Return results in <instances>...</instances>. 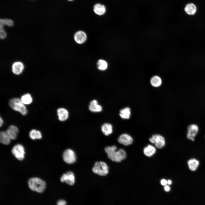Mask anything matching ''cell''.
<instances>
[{
  "label": "cell",
  "mask_w": 205,
  "mask_h": 205,
  "mask_svg": "<svg viewBox=\"0 0 205 205\" xmlns=\"http://www.w3.org/2000/svg\"><path fill=\"white\" fill-rule=\"evenodd\" d=\"M102 132L105 135L108 136L112 132L113 129L112 125L109 123H105L103 124L101 127Z\"/></svg>",
  "instance_id": "d6986e66"
},
{
  "label": "cell",
  "mask_w": 205,
  "mask_h": 205,
  "mask_svg": "<svg viewBox=\"0 0 205 205\" xmlns=\"http://www.w3.org/2000/svg\"><path fill=\"white\" fill-rule=\"evenodd\" d=\"M116 150L117 147L115 145L107 146L104 148L105 151L109 159L113 161L120 162L126 159V153L122 149Z\"/></svg>",
  "instance_id": "6da1fadb"
},
{
  "label": "cell",
  "mask_w": 205,
  "mask_h": 205,
  "mask_svg": "<svg viewBox=\"0 0 205 205\" xmlns=\"http://www.w3.org/2000/svg\"><path fill=\"white\" fill-rule=\"evenodd\" d=\"M29 136L32 140L36 139H40L42 138V135L41 132L35 129L31 130L29 133Z\"/></svg>",
  "instance_id": "d4e9b609"
},
{
  "label": "cell",
  "mask_w": 205,
  "mask_h": 205,
  "mask_svg": "<svg viewBox=\"0 0 205 205\" xmlns=\"http://www.w3.org/2000/svg\"><path fill=\"white\" fill-rule=\"evenodd\" d=\"M150 82L151 85L155 87H158L161 85L162 80L161 78L158 76L155 75L151 79Z\"/></svg>",
  "instance_id": "7402d4cb"
},
{
  "label": "cell",
  "mask_w": 205,
  "mask_h": 205,
  "mask_svg": "<svg viewBox=\"0 0 205 205\" xmlns=\"http://www.w3.org/2000/svg\"><path fill=\"white\" fill-rule=\"evenodd\" d=\"M57 115L59 120L61 121L66 120L69 117V112L66 109L63 108H60L57 110Z\"/></svg>",
  "instance_id": "4fadbf2b"
},
{
  "label": "cell",
  "mask_w": 205,
  "mask_h": 205,
  "mask_svg": "<svg viewBox=\"0 0 205 205\" xmlns=\"http://www.w3.org/2000/svg\"><path fill=\"white\" fill-rule=\"evenodd\" d=\"M10 106L13 110L19 112L23 115L27 114L28 111L25 105L20 99L18 98L10 99L9 102Z\"/></svg>",
  "instance_id": "3957f363"
},
{
  "label": "cell",
  "mask_w": 205,
  "mask_h": 205,
  "mask_svg": "<svg viewBox=\"0 0 205 205\" xmlns=\"http://www.w3.org/2000/svg\"><path fill=\"white\" fill-rule=\"evenodd\" d=\"M12 152L19 160H22L24 158L25 153L24 149L21 144H19L14 145L12 149Z\"/></svg>",
  "instance_id": "8992f818"
},
{
  "label": "cell",
  "mask_w": 205,
  "mask_h": 205,
  "mask_svg": "<svg viewBox=\"0 0 205 205\" xmlns=\"http://www.w3.org/2000/svg\"><path fill=\"white\" fill-rule=\"evenodd\" d=\"M172 183V181L171 180H168L167 181V184L168 185H171Z\"/></svg>",
  "instance_id": "1f68e13d"
},
{
  "label": "cell",
  "mask_w": 205,
  "mask_h": 205,
  "mask_svg": "<svg viewBox=\"0 0 205 205\" xmlns=\"http://www.w3.org/2000/svg\"><path fill=\"white\" fill-rule=\"evenodd\" d=\"M3 123V119L1 118V117L0 118V127H1Z\"/></svg>",
  "instance_id": "4dcf8cb0"
},
{
  "label": "cell",
  "mask_w": 205,
  "mask_h": 205,
  "mask_svg": "<svg viewBox=\"0 0 205 205\" xmlns=\"http://www.w3.org/2000/svg\"><path fill=\"white\" fill-rule=\"evenodd\" d=\"M0 24H1L4 26L6 25L11 27L14 25V22L11 20L9 19H1L0 20Z\"/></svg>",
  "instance_id": "4316f807"
},
{
  "label": "cell",
  "mask_w": 205,
  "mask_h": 205,
  "mask_svg": "<svg viewBox=\"0 0 205 205\" xmlns=\"http://www.w3.org/2000/svg\"><path fill=\"white\" fill-rule=\"evenodd\" d=\"M164 190L166 192H169L171 190V188L170 186L167 185H166L164 186Z\"/></svg>",
  "instance_id": "f546056e"
},
{
  "label": "cell",
  "mask_w": 205,
  "mask_h": 205,
  "mask_svg": "<svg viewBox=\"0 0 205 205\" xmlns=\"http://www.w3.org/2000/svg\"><path fill=\"white\" fill-rule=\"evenodd\" d=\"M22 102L25 105L31 104L32 101V98L31 95L28 93L24 94L22 95L20 98Z\"/></svg>",
  "instance_id": "cb8c5ba5"
},
{
  "label": "cell",
  "mask_w": 205,
  "mask_h": 205,
  "mask_svg": "<svg viewBox=\"0 0 205 205\" xmlns=\"http://www.w3.org/2000/svg\"><path fill=\"white\" fill-rule=\"evenodd\" d=\"M108 167L103 161L96 162L92 168L93 172L100 176H105L108 173Z\"/></svg>",
  "instance_id": "277c9868"
},
{
  "label": "cell",
  "mask_w": 205,
  "mask_h": 205,
  "mask_svg": "<svg viewBox=\"0 0 205 205\" xmlns=\"http://www.w3.org/2000/svg\"><path fill=\"white\" fill-rule=\"evenodd\" d=\"M199 163L198 160L195 158L191 159L187 161L188 168L192 171H195L196 170L199 166Z\"/></svg>",
  "instance_id": "e0dca14e"
},
{
  "label": "cell",
  "mask_w": 205,
  "mask_h": 205,
  "mask_svg": "<svg viewBox=\"0 0 205 205\" xmlns=\"http://www.w3.org/2000/svg\"><path fill=\"white\" fill-rule=\"evenodd\" d=\"M149 141L151 143L155 144L156 147L159 149L162 148L165 144L164 138L159 134L153 135L149 139Z\"/></svg>",
  "instance_id": "5b68a950"
},
{
  "label": "cell",
  "mask_w": 205,
  "mask_h": 205,
  "mask_svg": "<svg viewBox=\"0 0 205 205\" xmlns=\"http://www.w3.org/2000/svg\"><path fill=\"white\" fill-rule=\"evenodd\" d=\"M7 37V33L4 28H0V38L1 39H5Z\"/></svg>",
  "instance_id": "83f0119b"
},
{
  "label": "cell",
  "mask_w": 205,
  "mask_h": 205,
  "mask_svg": "<svg viewBox=\"0 0 205 205\" xmlns=\"http://www.w3.org/2000/svg\"><path fill=\"white\" fill-rule=\"evenodd\" d=\"M93 10L96 14L101 15L105 13L106 8L104 5L99 3H97L94 6Z\"/></svg>",
  "instance_id": "44dd1931"
},
{
  "label": "cell",
  "mask_w": 205,
  "mask_h": 205,
  "mask_svg": "<svg viewBox=\"0 0 205 205\" xmlns=\"http://www.w3.org/2000/svg\"><path fill=\"white\" fill-rule=\"evenodd\" d=\"M118 141L121 144L125 146H128L132 144L133 139L130 135L126 134H123L119 136L118 139Z\"/></svg>",
  "instance_id": "8fae6325"
},
{
  "label": "cell",
  "mask_w": 205,
  "mask_h": 205,
  "mask_svg": "<svg viewBox=\"0 0 205 205\" xmlns=\"http://www.w3.org/2000/svg\"><path fill=\"white\" fill-rule=\"evenodd\" d=\"M198 130V127L196 124H192L189 125L187 127V138L192 141H194Z\"/></svg>",
  "instance_id": "ba28073f"
},
{
  "label": "cell",
  "mask_w": 205,
  "mask_h": 205,
  "mask_svg": "<svg viewBox=\"0 0 205 205\" xmlns=\"http://www.w3.org/2000/svg\"><path fill=\"white\" fill-rule=\"evenodd\" d=\"M67 0L69 1H73V0Z\"/></svg>",
  "instance_id": "d6a6232c"
},
{
  "label": "cell",
  "mask_w": 205,
  "mask_h": 205,
  "mask_svg": "<svg viewBox=\"0 0 205 205\" xmlns=\"http://www.w3.org/2000/svg\"><path fill=\"white\" fill-rule=\"evenodd\" d=\"M62 182H65L70 185H73L75 183V177L74 173L71 171H69L64 173L60 178Z\"/></svg>",
  "instance_id": "9c48e42d"
},
{
  "label": "cell",
  "mask_w": 205,
  "mask_h": 205,
  "mask_svg": "<svg viewBox=\"0 0 205 205\" xmlns=\"http://www.w3.org/2000/svg\"><path fill=\"white\" fill-rule=\"evenodd\" d=\"M89 108L91 111L94 112H101L102 109V106L98 104L96 100H93L90 102Z\"/></svg>",
  "instance_id": "5bb4252c"
},
{
  "label": "cell",
  "mask_w": 205,
  "mask_h": 205,
  "mask_svg": "<svg viewBox=\"0 0 205 205\" xmlns=\"http://www.w3.org/2000/svg\"><path fill=\"white\" fill-rule=\"evenodd\" d=\"M28 186L31 190L39 193L42 192L46 187V182L38 177L30 178L28 181Z\"/></svg>",
  "instance_id": "7a4b0ae2"
},
{
  "label": "cell",
  "mask_w": 205,
  "mask_h": 205,
  "mask_svg": "<svg viewBox=\"0 0 205 205\" xmlns=\"http://www.w3.org/2000/svg\"><path fill=\"white\" fill-rule=\"evenodd\" d=\"M119 115L120 117L123 119H129L131 115L130 108L127 107L121 109L120 111Z\"/></svg>",
  "instance_id": "2e32d148"
},
{
  "label": "cell",
  "mask_w": 205,
  "mask_h": 205,
  "mask_svg": "<svg viewBox=\"0 0 205 205\" xmlns=\"http://www.w3.org/2000/svg\"><path fill=\"white\" fill-rule=\"evenodd\" d=\"M11 139L6 131H1L0 133V142L2 144L8 145L11 142Z\"/></svg>",
  "instance_id": "ac0fdd59"
},
{
  "label": "cell",
  "mask_w": 205,
  "mask_h": 205,
  "mask_svg": "<svg viewBox=\"0 0 205 205\" xmlns=\"http://www.w3.org/2000/svg\"><path fill=\"white\" fill-rule=\"evenodd\" d=\"M6 132L11 140H14L17 138L19 130L16 126L11 125L9 126Z\"/></svg>",
  "instance_id": "7c38bea8"
},
{
  "label": "cell",
  "mask_w": 205,
  "mask_h": 205,
  "mask_svg": "<svg viewBox=\"0 0 205 205\" xmlns=\"http://www.w3.org/2000/svg\"><path fill=\"white\" fill-rule=\"evenodd\" d=\"M75 42L77 43L81 44L84 43L87 39V35L86 34L82 31L77 32L74 36Z\"/></svg>",
  "instance_id": "9a60e30c"
},
{
  "label": "cell",
  "mask_w": 205,
  "mask_h": 205,
  "mask_svg": "<svg viewBox=\"0 0 205 205\" xmlns=\"http://www.w3.org/2000/svg\"><path fill=\"white\" fill-rule=\"evenodd\" d=\"M156 152V149L153 146L148 145L144 149V153L147 157H151L154 155Z\"/></svg>",
  "instance_id": "ffe728a7"
},
{
  "label": "cell",
  "mask_w": 205,
  "mask_h": 205,
  "mask_svg": "<svg viewBox=\"0 0 205 205\" xmlns=\"http://www.w3.org/2000/svg\"><path fill=\"white\" fill-rule=\"evenodd\" d=\"M98 68L100 70L104 71L108 67L107 62L103 60H99L97 63Z\"/></svg>",
  "instance_id": "484cf974"
},
{
  "label": "cell",
  "mask_w": 205,
  "mask_h": 205,
  "mask_svg": "<svg viewBox=\"0 0 205 205\" xmlns=\"http://www.w3.org/2000/svg\"><path fill=\"white\" fill-rule=\"evenodd\" d=\"M64 161L69 164L74 163L76 160V156L74 152L70 149L65 150L63 154Z\"/></svg>",
  "instance_id": "52a82bcc"
},
{
  "label": "cell",
  "mask_w": 205,
  "mask_h": 205,
  "mask_svg": "<svg viewBox=\"0 0 205 205\" xmlns=\"http://www.w3.org/2000/svg\"><path fill=\"white\" fill-rule=\"evenodd\" d=\"M23 63L20 61L14 62L12 65V71L13 73L16 75H19L23 72L24 69Z\"/></svg>",
  "instance_id": "30bf717a"
},
{
  "label": "cell",
  "mask_w": 205,
  "mask_h": 205,
  "mask_svg": "<svg viewBox=\"0 0 205 205\" xmlns=\"http://www.w3.org/2000/svg\"><path fill=\"white\" fill-rule=\"evenodd\" d=\"M184 10L187 14L192 15H193L195 13L196 9L194 4L190 3L186 5L185 7Z\"/></svg>",
  "instance_id": "603a6c76"
},
{
  "label": "cell",
  "mask_w": 205,
  "mask_h": 205,
  "mask_svg": "<svg viewBox=\"0 0 205 205\" xmlns=\"http://www.w3.org/2000/svg\"><path fill=\"white\" fill-rule=\"evenodd\" d=\"M160 183L162 185L165 186L167 184V181L165 179H163L161 180Z\"/></svg>",
  "instance_id": "f1b7e54d"
}]
</instances>
